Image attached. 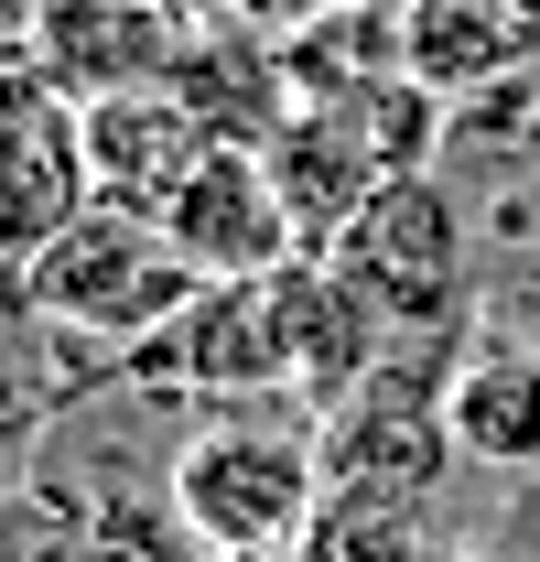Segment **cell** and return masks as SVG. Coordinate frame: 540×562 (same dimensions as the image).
Here are the masks:
<instances>
[{
    "label": "cell",
    "instance_id": "6da1fadb",
    "mask_svg": "<svg viewBox=\"0 0 540 562\" xmlns=\"http://www.w3.org/2000/svg\"><path fill=\"white\" fill-rule=\"evenodd\" d=\"M173 508L205 541V562H292L325 530V422L303 401H227L195 412L173 443Z\"/></svg>",
    "mask_w": 540,
    "mask_h": 562
},
{
    "label": "cell",
    "instance_id": "7a4b0ae2",
    "mask_svg": "<svg viewBox=\"0 0 540 562\" xmlns=\"http://www.w3.org/2000/svg\"><path fill=\"white\" fill-rule=\"evenodd\" d=\"M325 260L390 314V336H475L486 325V238L443 173H401L379 206L346 216Z\"/></svg>",
    "mask_w": 540,
    "mask_h": 562
},
{
    "label": "cell",
    "instance_id": "3957f363",
    "mask_svg": "<svg viewBox=\"0 0 540 562\" xmlns=\"http://www.w3.org/2000/svg\"><path fill=\"white\" fill-rule=\"evenodd\" d=\"M22 281H33L44 325L76 336V347H98L109 368H131V357L205 292V271L173 249V227H162V216H140V206H87Z\"/></svg>",
    "mask_w": 540,
    "mask_h": 562
},
{
    "label": "cell",
    "instance_id": "277c9868",
    "mask_svg": "<svg viewBox=\"0 0 540 562\" xmlns=\"http://www.w3.org/2000/svg\"><path fill=\"white\" fill-rule=\"evenodd\" d=\"M131 390H162L184 412L227 401H303V325H292V271L270 281H205L195 303L120 368Z\"/></svg>",
    "mask_w": 540,
    "mask_h": 562
},
{
    "label": "cell",
    "instance_id": "5b68a950",
    "mask_svg": "<svg viewBox=\"0 0 540 562\" xmlns=\"http://www.w3.org/2000/svg\"><path fill=\"white\" fill-rule=\"evenodd\" d=\"M162 227H173V249L205 281H270L292 260H314L303 249V216H292L281 173H270V151H238V140H216L184 173V195L162 206Z\"/></svg>",
    "mask_w": 540,
    "mask_h": 562
},
{
    "label": "cell",
    "instance_id": "8992f818",
    "mask_svg": "<svg viewBox=\"0 0 540 562\" xmlns=\"http://www.w3.org/2000/svg\"><path fill=\"white\" fill-rule=\"evenodd\" d=\"M443 432H454V454L486 465V476H540V336L530 325H508V314H486L454 357V390H443Z\"/></svg>",
    "mask_w": 540,
    "mask_h": 562
},
{
    "label": "cell",
    "instance_id": "52a82bcc",
    "mask_svg": "<svg viewBox=\"0 0 540 562\" xmlns=\"http://www.w3.org/2000/svg\"><path fill=\"white\" fill-rule=\"evenodd\" d=\"M184 33H195V22H184L173 0H44L33 55H44V76L87 109V98H120V87H162L173 55H184Z\"/></svg>",
    "mask_w": 540,
    "mask_h": 562
},
{
    "label": "cell",
    "instance_id": "ba28073f",
    "mask_svg": "<svg viewBox=\"0 0 540 562\" xmlns=\"http://www.w3.org/2000/svg\"><path fill=\"white\" fill-rule=\"evenodd\" d=\"M205 151H216V131H205L173 87H120V98H87V173H98V206L162 216L173 195H184V173H195Z\"/></svg>",
    "mask_w": 540,
    "mask_h": 562
},
{
    "label": "cell",
    "instance_id": "9c48e42d",
    "mask_svg": "<svg viewBox=\"0 0 540 562\" xmlns=\"http://www.w3.org/2000/svg\"><path fill=\"white\" fill-rule=\"evenodd\" d=\"M87 206H98V173H87V109L0 120V260L33 271Z\"/></svg>",
    "mask_w": 540,
    "mask_h": 562
},
{
    "label": "cell",
    "instance_id": "30bf717a",
    "mask_svg": "<svg viewBox=\"0 0 540 562\" xmlns=\"http://www.w3.org/2000/svg\"><path fill=\"white\" fill-rule=\"evenodd\" d=\"M401 76L432 87L443 109H475L530 76V33L508 0H410L401 11Z\"/></svg>",
    "mask_w": 540,
    "mask_h": 562
},
{
    "label": "cell",
    "instance_id": "8fae6325",
    "mask_svg": "<svg viewBox=\"0 0 540 562\" xmlns=\"http://www.w3.org/2000/svg\"><path fill=\"white\" fill-rule=\"evenodd\" d=\"M0 562H109V519L98 497L55 476V465H22L0 497Z\"/></svg>",
    "mask_w": 540,
    "mask_h": 562
},
{
    "label": "cell",
    "instance_id": "7c38bea8",
    "mask_svg": "<svg viewBox=\"0 0 540 562\" xmlns=\"http://www.w3.org/2000/svg\"><path fill=\"white\" fill-rule=\"evenodd\" d=\"M33 443H44V432H11V422H0V497H11V476H22V465H33Z\"/></svg>",
    "mask_w": 540,
    "mask_h": 562
},
{
    "label": "cell",
    "instance_id": "4fadbf2b",
    "mask_svg": "<svg viewBox=\"0 0 540 562\" xmlns=\"http://www.w3.org/2000/svg\"><path fill=\"white\" fill-rule=\"evenodd\" d=\"M379 11H410V0H379Z\"/></svg>",
    "mask_w": 540,
    "mask_h": 562
}]
</instances>
